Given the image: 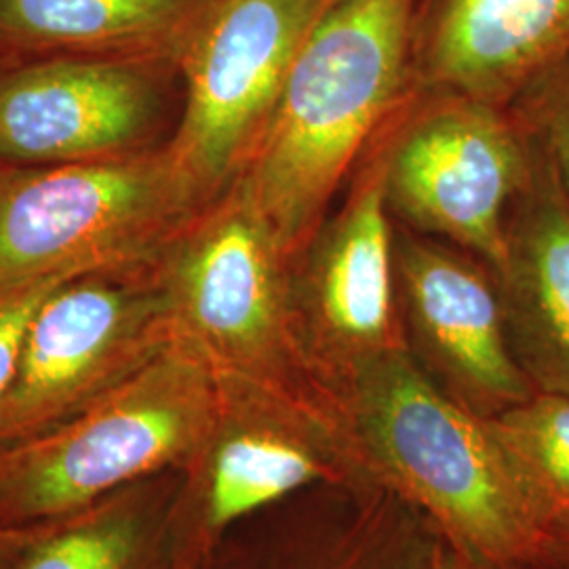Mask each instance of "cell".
<instances>
[{
    "mask_svg": "<svg viewBox=\"0 0 569 569\" xmlns=\"http://www.w3.org/2000/svg\"><path fill=\"white\" fill-rule=\"evenodd\" d=\"M493 277L512 355L531 387L569 397V201L533 136L531 169L510 207Z\"/></svg>",
    "mask_w": 569,
    "mask_h": 569,
    "instance_id": "13",
    "label": "cell"
},
{
    "mask_svg": "<svg viewBox=\"0 0 569 569\" xmlns=\"http://www.w3.org/2000/svg\"><path fill=\"white\" fill-rule=\"evenodd\" d=\"M42 528L11 529L0 526V569H13L26 549L41 536Z\"/></svg>",
    "mask_w": 569,
    "mask_h": 569,
    "instance_id": "20",
    "label": "cell"
},
{
    "mask_svg": "<svg viewBox=\"0 0 569 569\" xmlns=\"http://www.w3.org/2000/svg\"><path fill=\"white\" fill-rule=\"evenodd\" d=\"M395 279L406 350L453 401L493 418L538 392L512 355L491 266L397 224Z\"/></svg>",
    "mask_w": 569,
    "mask_h": 569,
    "instance_id": "11",
    "label": "cell"
},
{
    "mask_svg": "<svg viewBox=\"0 0 569 569\" xmlns=\"http://www.w3.org/2000/svg\"><path fill=\"white\" fill-rule=\"evenodd\" d=\"M340 403L392 477L479 563L569 569V547L549 528L507 451L437 387L406 348L361 369Z\"/></svg>",
    "mask_w": 569,
    "mask_h": 569,
    "instance_id": "2",
    "label": "cell"
},
{
    "mask_svg": "<svg viewBox=\"0 0 569 569\" xmlns=\"http://www.w3.org/2000/svg\"><path fill=\"white\" fill-rule=\"evenodd\" d=\"M510 108L549 152L569 201V53L531 82Z\"/></svg>",
    "mask_w": 569,
    "mask_h": 569,
    "instance_id": "18",
    "label": "cell"
},
{
    "mask_svg": "<svg viewBox=\"0 0 569 569\" xmlns=\"http://www.w3.org/2000/svg\"><path fill=\"white\" fill-rule=\"evenodd\" d=\"M146 545V519L127 493L42 529L13 569H136Z\"/></svg>",
    "mask_w": 569,
    "mask_h": 569,
    "instance_id": "17",
    "label": "cell"
},
{
    "mask_svg": "<svg viewBox=\"0 0 569 569\" xmlns=\"http://www.w3.org/2000/svg\"><path fill=\"white\" fill-rule=\"evenodd\" d=\"M486 422L549 528L569 547V397L536 392Z\"/></svg>",
    "mask_w": 569,
    "mask_h": 569,
    "instance_id": "16",
    "label": "cell"
},
{
    "mask_svg": "<svg viewBox=\"0 0 569 569\" xmlns=\"http://www.w3.org/2000/svg\"><path fill=\"white\" fill-rule=\"evenodd\" d=\"M70 277L77 274H56L0 289V401L13 382L23 340L39 306L58 284Z\"/></svg>",
    "mask_w": 569,
    "mask_h": 569,
    "instance_id": "19",
    "label": "cell"
},
{
    "mask_svg": "<svg viewBox=\"0 0 569 569\" xmlns=\"http://www.w3.org/2000/svg\"><path fill=\"white\" fill-rule=\"evenodd\" d=\"M569 53V0H418L413 89L512 106Z\"/></svg>",
    "mask_w": 569,
    "mask_h": 569,
    "instance_id": "12",
    "label": "cell"
},
{
    "mask_svg": "<svg viewBox=\"0 0 569 569\" xmlns=\"http://www.w3.org/2000/svg\"><path fill=\"white\" fill-rule=\"evenodd\" d=\"M176 61L41 56L0 72V164L42 167L157 148Z\"/></svg>",
    "mask_w": 569,
    "mask_h": 569,
    "instance_id": "10",
    "label": "cell"
},
{
    "mask_svg": "<svg viewBox=\"0 0 569 569\" xmlns=\"http://www.w3.org/2000/svg\"><path fill=\"white\" fill-rule=\"evenodd\" d=\"M481 568L479 569H493L489 568V566H483V563H479ZM435 569H472V563L470 561H465V559H451V557H437V566Z\"/></svg>",
    "mask_w": 569,
    "mask_h": 569,
    "instance_id": "21",
    "label": "cell"
},
{
    "mask_svg": "<svg viewBox=\"0 0 569 569\" xmlns=\"http://www.w3.org/2000/svg\"><path fill=\"white\" fill-rule=\"evenodd\" d=\"M395 228L378 136L323 224L291 258L298 338L312 376L338 403L361 369L406 348Z\"/></svg>",
    "mask_w": 569,
    "mask_h": 569,
    "instance_id": "9",
    "label": "cell"
},
{
    "mask_svg": "<svg viewBox=\"0 0 569 569\" xmlns=\"http://www.w3.org/2000/svg\"><path fill=\"white\" fill-rule=\"evenodd\" d=\"M209 0H0V47L30 56H176Z\"/></svg>",
    "mask_w": 569,
    "mask_h": 569,
    "instance_id": "15",
    "label": "cell"
},
{
    "mask_svg": "<svg viewBox=\"0 0 569 569\" xmlns=\"http://www.w3.org/2000/svg\"><path fill=\"white\" fill-rule=\"evenodd\" d=\"M173 340L157 262L66 279L28 327L13 382L0 401V449L74 418Z\"/></svg>",
    "mask_w": 569,
    "mask_h": 569,
    "instance_id": "7",
    "label": "cell"
},
{
    "mask_svg": "<svg viewBox=\"0 0 569 569\" xmlns=\"http://www.w3.org/2000/svg\"><path fill=\"white\" fill-rule=\"evenodd\" d=\"M220 411L216 369L173 340L74 418L0 449V526L66 521L204 451Z\"/></svg>",
    "mask_w": 569,
    "mask_h": 569,
    "instance_id": "3",
    "label": "cell"
},
{
    "mask_svg": "<svg viewBox=\"0 0 569 569\" xmlns=\"http://www.w3.org/2000/svg\"><path fill=\"white\" fill-rule=\"evenodd\" d=\"M333 0H209L176 56L180 119L164 150L204 204L241 173L306 34Z\"/></svg>",
    "mask_w": 569,
    "mask_h": 569,
    "instance_id": "8",
    "label": "cell"
},
{
    "mask_svg": "<svg viewBox=\"0 0 569 569\" xmlns=\"http://www.w3.org/2000/svg\"><path fill=\"white\" fill-rule=\"evenodd\" d=\"M392 220L496 270L510 207L531 169V136L510 106L413 89L380 133Z\"/></svg>",
    "mask_w": 569,
    "mask_h": 569,
    "instance_id": "6",
    "label": "cell"
},
{
    "mask_svg": "<svg viewBox=\"0 0 569 569\" xmlns=\"http://www.w3.org/2000/svg\"><path fill=\"white\" fill-rule=\"evenodd\" d=\"M173 338L218 373L340 406L312 376L298 338L291 258L232 182L157 260Z\"/></svg>",
    "mask_w": 569,
    "mask_h": 569,
    "instance_id": "4",
    "label": "cell"
},
{
    "mask_svg": "<svg viewBox=\"0 0 569 569\" xmlns=\"http://www.w3.org/2000/svg\"><path fill=\"white\" fill-rule=\"evenodd\" d=\"M416 7L418 0H333L306 34L234 180L289 258L323 224L411 96Z\"/></svg>",
    "mask_w": 569,
    "mask_h": 569,
    "instance_id": "1",
    "label": "cell"
},
{
    "mask_svg": "<svg viewBox=\"0 0 569 569\" xmlns=\"http://www.w3.org/2000/svg\"><path fill=\"white\" fill-rule=\"evenodd\" d=\"M203 207L164 143L100 161L0 164V289L152 264Z\"/></svg>",
    "mask_w": 569,
    "mask_h": 569,
    "instance_id": "5",
    "label": "cell"
},
{
    "mask_svg": "<svg viewBox=\"0 0 569 569\" xmlns=\"http://www.w3.org/2000/svg\"><path fill=\"white\" fill-rule=\"evenodd\" d=\"M218 382L203 489L204 528L213 533L323 475L305 435L333 409L239 376L218 373Z\"/></svg>",
    "mask_w": 569,
    "mask_h": 569,
    "instance_id": "14",
    "label": "cell"
}]
</instances>
